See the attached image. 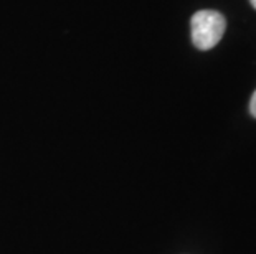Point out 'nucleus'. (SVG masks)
Segmentation results:
<instances>
[{
  "instance_id": "1",
  "label": "nucleus",
  "mask_w": 256,
  "mask_h": 254,
  "mask_svg": "<svg viewBox=\"0 0 256 254\" xmlns=\"http://www.w3.org/2000/svg\"><path fill=\"white\" fill-rule=\"evenodd\" d=\"M226 28L225 17L216 10H200L190 20L192 43L202 51L212 50L218 45Z\"/></svg>"
},
{
  "instance_id": "2",
  "label": "nucleus",
  "mask_w": 256,
  "mask_h": 254,
  "mask_svg": "<svg viewBox=\"0 0 256 254\" xmlns=\"http://www.w3.org/2000/svg\"><path fill=\"white\" fill-rule=\"evenodd\" d=\"M250 112H252L253 117H256V91L252 96V101H250Z\"/></svg>"
},
{
  "instance_id": "3",
  "label": "nucleus",
  "mask_w": 256,
  "mask_h": 254,
  "mask_svg": "<svg viewBox=\"0 0 256 254\" xmlns=\"http://www.w3.org/2000/svg\"><path fill=\"white\" fill-rule=\"evenodd\" d=\"M250 3L253 5V8H256V0H250Z\"/></svg>"
}]
</instances>
